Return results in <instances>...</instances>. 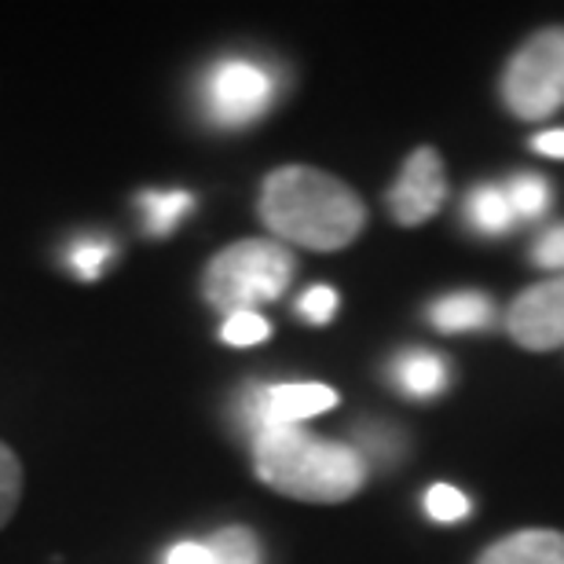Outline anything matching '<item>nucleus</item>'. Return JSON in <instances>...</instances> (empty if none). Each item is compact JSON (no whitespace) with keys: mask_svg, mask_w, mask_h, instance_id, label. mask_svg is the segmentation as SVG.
<instances>
[{"mask_svg":"<svg viewBox=\"0 0 564 564\" xmlns=\"http://www.w3.org/2000/svg\"><path fill=\"white\" fill-rule=\"evenodd\" d=\"M268 334H272V326H268V319H261L257 312H235V315H228V319H224V330H220L224 341L239 345V348L261 345Z\"/></svg>","mask_w":564,"mask_h":564,"instance_id":"obj_20","label":"nucleus"},{"mask_svg":"<svg viewBox=\"0 0 564 564\" xmlns=\"http://www.w3.org/2000/svg\"><path fill=\"white\" fill-rule=\"evenodd\" d=\"M506 198H510L513 217L539 220L550 206V184L539 173H517L506 180Z\"/></svg>","mask_w":564,"mask_h":564,"instance_id":"obj_14","label":"nucleus"},{"mask_svg":"<svg viewBox=\"0 0 564 564\" xmlns=\"http://www.w3.org/2000/svg\"><path fill=\"white\" fill-rule=\"evenodd\" d=\"M447 198V176H444V162L433 147H419L403 173L397 176L392 184V195H389V209L403 228H419V224L433 220L440 206Z\"/></svg>","mask_w":564,"mask_h":564,"instance_id":"obj_7","label":"nucleus"},{"mask_svg":"<svg viewBox=\"0 0 564 564\" xmlns=\"http://www.w3.org/2000/svg\"><path fill=\"white\" fill-rule=\"evenodd\" d=\"M253 466L268 488L301 502H345L367 480V462L356 447L315 440L301 425L253 433Z\"/></svg>","mask_w":564,"mask_h":564,"instance_id":"obj_2","label":"nucleus"},{"mask_svg":"<svg viewBox=\"0 0 564 564\" xmlns=\"http://www.w3.org/2000/svg\"><path fill=\"white\" fill-rule=\"evenodd\" d=\"M165 564H213L209 543H176L165 554Z\"/></svg>","mask_w":564,"mask_h":564,"instance_id":"obj_23","label":"nucleus"},{"mask_svg":"<svg viewBox=\"0 0 564 564\" xmlns=\"http://www.w3.org/2000/svg\"><path fill=\"white\" fill-rule=\"evenodd\" d=\"M429 323L444 334L480 330V326L491 323V301L484 297V293H473V290L451 293V297H440L433 308H429Z\"/></svg>","mask_w":564,"mask_h":564,"instance_id":"obj_11","label":"nucleus"},{"mask_svg":"<svg viewBox=\"0 0 564 564\" xmlns=\"http://www.w3.org/2000/svg\"><path fill=\"white\" fill-rule=\"evenodd\" d=\"M425 513L440 524L462 521V517L469 513V499L458 488H451V484H433V488L425 491Z\"/></svg>","mask_w":564,"mask_h":564,"instance_id":"obj_19","label":"nucleus"},{"mask_svg":"<svg viewBox=\"0 0 564 564\" xmlns=\"http://www.w3.org/2000/svg\"><path fill=\"white\" fill-rule=\"evenodd\" d=\"M330 408H337V392L315 386V381H304V386H264L246 397L242 422L250 425V433H261L268 425H297Z\"/></svg>","mask_w":564,"mask_h":564,"instance_id":"obj_8","label":"nucleus"},{"mask_svg":"<svg viewBox=\"0 0 564 564\" xmlns=\"http://www.w3.org/2000/svg\"><path fill=\"white\" fill-rule=\"evenodd\" d=\"M356 451L367 458H381V462H397L403 455V433H397V429L389 425H364L356 429Z\"/></svg>","mask_w":564,"mask_h":564,"instance_id":"obj_17","label":"nucleus"},{"mask_svg":"<svg viewBox=\"0 0 564 564\" xmlns=\"http://www.w3.org/2000/svg\"><path fill=\"white\" fill-rule=\"evenodd\" d=\"M261 220L279 239L334 253L367 228V206L348 184L312 165H282L261 187Z\"/></svg>","mask_w":564,"mask_h":564,"instance_id":"obj_1","label":"nucleus"},{"mask_svg":"<svg viewBox=\"0 0 564 564\" xmlns=\"http://www.w3.org/2000/svg\"><path fill=\"white\" fill-rule=\"evenodd\" d=\"M502 99L524 121L550 118L564 107V26L521 44L502 74Z\"/></svg>","mask_w":564,"mask_h":564,"instance_id":"obj_4","label":"nucleus"},{"mask_svg":"<svg viewBox=\"0 0 564 564\" xmlns=\"http://www.w3.org/2000/svg\"><path fill=\"white\" fill-rule=\"evenodd\" d=\"M466 217L480 235H506L513 228V209L502 187H477L466 202Z\"/></svg>","mask_w":564,"mask_h":564,"instance_id":"obj_12","label":"nucleus"},{"mask_svg":"<svg viewBox=\"0 0 564 564\" xmlns=\"http://www.w3.org/2000/svg\"><path fill=\"white\" fill-rule=\"evenodd\" d=\"M477 564H564L561 532H517L499 539L480 554Z\"/></svg>","mask_w":564,"mask_h":564,"instance_id":"obj_9","label":"nucleus"},{"mask_svg":"<svg viewBox=\"0 0 564 564\" xmlns=\"http://www.w3.org/2000/svg\"><path fill=\"white\" fill-rule=\"evenodd\" d=\"M110 257H115V242L88 235V239H77L70 250H66V264H70V272L77 279L93 282V279H99V272H104V264Z\"/></svg>","mask_w":564,"mask_h":564,"instance_id":"obj_16","label":"nucleus"},{"mask_svg":"<svg viewBox=\"0 0 564 564\" xmlns=\"http://www.w3.org/2000/svg\"><path fill=\"white\" fill-rule=\"evenodd\" d=\"M195 206L191 191H143L140 209H143V228L151 235H169L184 220V213Z\"/></svg>","mask_w":564,"mask_h":564,"instance_id":"obj_13","label":"nucleus"},{"mask_svg":"<svg viewBox=\"0 0 564 564\" xmlns=\"http://www.w3.org/2000/svg\"><path fill=\"white\" fill-rule=\"evenodd\" d=\"M532 147H535L539 154L564 158V129H550V132H543L539 140H532Z\"/></svg>","mask_w":564,"mask_h":564,"instance_id":"obj_24","label":"nucleus"},{"mask_svg":"<svg viewBox=\"0 0 564 564\" xmlns=\"http://www.w3.org/2000/svg\"><path fill=\"white\" fill-rule=\"evenodd\" d=\"M532 261L546 272H564V224L557 228H546L543 235L535 239V250H532Z\"/></svg>","mask_w":564,"mask_h":564,"instance_id":"obj_21","label":"nucleus"},{"mask_svg":"<svg viewBox=\"0 0 564 564\" xmlns=\"http://www.w3.org/2000/svg\"><path fill=\"white\" fill-rule=\"evenodd\" d=\"M506 330L528 352H550L564 345V275L524 290L506 312Z\"/></svg>","mask_w":564,"mask_h":564,"instance_id":"obj_6","label":"nucleus"},{"mask_svg":"<svg viewBox=\"0 0 564 564\" xmlns=\"http://www.w3.org/2000/svg\"><path fill=\"white\" fill-rule=\"evenodd\" d=\"M22 495V466L15 458V451L8 444H0V528L11 521Z\"/></svg>","mask_w":564,"mask_h":564,"instance_id":"obj_18","label":"nucleus"},{"mask_svg":"<svg viewBox=\"0 0 564 564\" xmlns=\"http://www.w3.org/2000/svg\"><path fill=\"white\" fill-rule=\"evenodd\" d=\"M293 279V253L268 239H246L220 250L206 268L202 293L220 312H250L253 304L282 297Z\"/></svg>","mask_w":564,"mask_h":564,"instance_id":"obj_3","label":"nucleus"},{"mask_svg":"<svg viewBox=\"0 0 564 564\" xmlns=\"http://www.w3.org/2000/svg\"><path fill=\"white\" fill-rule=\"evenodd\" d=\"M272 99L275 77L253 59H220L206 74V85H202L206 115L224 129L250 126L272 107Z\"/></svg>","mask_w":564,"mask_h":564,"instance_id":"obj_5","label":"nucleus"},{"mask_svg":"<svg viewBox=\"0 0 564 564\" xmlns=\"http://www.w3.org/2000/svg\"><path fill=\"white\" fill-rule=\"evenodd\" d=\"M447 364L425 348H411V352H400L392 359V381H397L400 392H408L414 400H429L436 392L447 389Z\"/></svg>","mask_w":564,"mask_h":564,"instance_id":"obj_10","label":"nucleus"},{"mask_svg":"<svg viewBox=\"0 0 564 564\" xmlns=\"http://www.w3.org/2000/svg\"><path fill=\"white\" fill-rule=\"evenodd\" d=\"M297 312L308 323H330L337 312V293L330 286H312L304 297L297 301Z\"/></svg>","mask_w":564,"mask_h":564,"instance_id":"obj_22","label":"nucleus"},{"mask_svg":"<svg viewBox=\"0 0 564 564\" xmlns=\"http://www.w3.org/2000/svg\"><path fill=\"white\" fill-rule=\"evenodd\" d=\"M213 564H261V543L250 528H224L209 539Z\"/></svg>","mask_w":564,"mask_h":564,"instance_id":"obj_15","label":"nucleus"}]
</instances>
